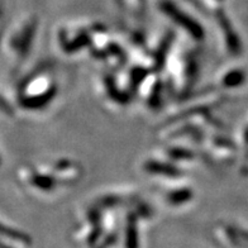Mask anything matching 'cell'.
Returning a JSON list of instances; mask_svg holds the SVG:
<instances>
[{
    "label": "cell",
    "instance_id": "6",
    "mask_svg": "<svg viewBox=\"0 0 248 248\" xmlns=\"http://www.w3.org/2000/svg\"><path fill=\"white\" fill-rule=\"evenodd\" d=\"M245 137H246V142H247V144H248V128H247V129H246Z\"/></svg>",
    "mask_w": 248,
    "mask_h": 248
},
{
    "label": "cell",
    "instance_id": "1",
    "mask_svg": "<svg viewBox=\"0 0 248 248\" xmlns=\"http://www.w3.org/2000/svg\"><path fill=\"white\" fill-rule=\"evenodd\" d=\"M246 80V72L243 70H233L223 78V85L227 88H235L242 85Z\"/></svg>",
    "mask_w": 248,
    "mask_h": 248
},
{
    "label": "cell",
    "instance_id": "3",
    "mask_svg": "<svg viewBox=\"0 0 248 248\" xmlns=\"http://www.w3.org/2000/svg\"><path fill=\"white\" fill-rule=\"evenodd\" d=\"M191 198V191H187V190H184V191H176L170 196V200L173 204H177V202H183L189 200Z\"/></svg>",
    "mask_w": 248,
    "mask_h": 248
},
{
    "label": "cell",
    "instance_id": "2",
    "mask_svg": "<svg viewBox=\"0 0 248 248\" xmlns=\"http://www.w3.org/2000/svg\"><path fill=\"white\" fill-rule=\"evenodd\" d=\"M32 185L37 186L38 189L51 190L53 187V180L48 176H34L32 179Z\"/></svg>",
    "mask_w": 248,
    "mask_h": 248
},
{
    "label": "cell",
    "instance_id": "5",
    "mask_svg": "<svg viewBox=\"0 0 248 248\" xmlns=\"http://www.w3.org/2000/svg\"><path fill=\"white\" fill-rule=\"evenodd\" d=\"M0 233H3V235H8L10 238H14V239H19V241H28V237L23 235L22 233H18L13 229H9V228H5L3 225H0Z\"/></svg>",
    "mask_w": 248,
    "mask_h": 248
},
{
    "label": "cell",
    "instance_id": "4",
    "mask_svg": "<svg viewBox=\"0 0 248 248\" xmlns=\"http://www.w3.org/2000/svg\"><path fill=\"white\" fill-rule=\"evenodd\" d=\"M156 169H161L162 171H165V175H170V176H173V175H179L176 171V169H173V167L170 166H165V165H161V163H151V165H147V170L152 171L156 170Z\"/></svg>",
    "mask_w": 248,
    "mask_h": 248
}]
</instances>
